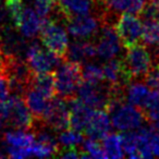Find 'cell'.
Segmentation results:
<instances>
[{
	"mask_svg": "<svg viewBox=\"0 0 159 159\" xmlns=\"http://www.w3.org/2000/svg\"><path fill=\"white\" fill-rule=\"evenodd\" d=\"M62 23H64V21L57 16L43 19L39 36L47 50L64 60L69 47V37L68 32Z\"/></svg>",
	"mask_w": 159,
	"mask_h": 159,
	"instance_id": "obj_1",
	"label": "cell"
},
{
	"mask_svg": "<svg viewBox=\"0 0 159 159\" xmlns=\"http://www.w3.org/2000/svg\"><path fill=\"white\" fill-rule=\"evenodd\" d=\"M82 81V64L64 60L55 71L56 96L66 100L76 96Z\"/></svg>",
	"mask_w": 159,
	"mask_h": 159,
	"instance_id": "obj_2",
	"label": "cell"
},
{
	"mask_svg": "<svg viewBox=\"0 0 159 159\" xmlns=\"http://www.w3.org/2000/svg\"><path fill=\"white\" fill-rule=\"evenodd\" d=\"M122 61L123 75L126 84H130L133 80L144 77L147 71L152 68V56L143 45H135L128 48Z\"/></svg>",
	"mask_w": 159,
	"mask_h": 159,
	"instance_id": "obj_3",
	"label": "cell"
},
{
	"mask_svg": "<svg viewBox=\"0 0 159 159\" xmlns=\"http://www.w3.org/2000/svg\"><path fill=\"white\" fill-rule=\"evenodd\" d=\"M108 112L111 115V124L122 132L136 130L146 120L141 109L131 104H125V102L113 105L108 109Z\"/></svg>",
	"mask_w": 159,
	"mask_h": 159,
	"instance_id": "obj_4",
	"label": "cell"
},
{
	"mask_svg": "<svg viewBox=\"0 0 159 159\" xmlns=\"http://www.w3.org/2000/svg\"><path fill=\"white\" fill-rule=\"evenodd\" d=\"M25 61L33 73H46L53 72L64 60L51 51L44 50L39 43L35 40L27 46Z\"/></svg>",
	"mask_w": 159,
	"mask_h": 159,
	"instance_id": "obj_5",
	"label": "cell"
},
{
	"mask_svg": "<svg viewBox=\"0 0 159 159\" xmlns=\"http://www.w3.org/2000/svg\"><path fill=\"white\" fill-rule=\"evenodd\" d=\"M7 106L8 113L6 123L16 130H33L35 119L22 96L11 94L7 99Z\"/></svg>",
	"mask_w": 159,
	"mask_h": 159,
	"instance_id": "obj_6",
	"label": "cell"
},
{
	"mask_svg": "<svg viewBox=\"0 0 159 159\" xmlns=\"http://www.w3.org/2000/svg\"><path fill=\"white\" fill-rule=\"evenodd\" d=\"M66 30L69 34L75 39H89L96 37L102 26L100 16L96 14H83L75 16L66 20Z\"/></svg>",
	"mask_w": 159,
	"mask_h": 159,
	"instance_id": "obj_7",
	"label": "cell"
},
{
	"mask_svg": "<svg viewBox=\"0 0 159 159\" xmlns=\"http://www.w3.org/2000/svg\"><path fill=\"white\" fill-rule=\"evenodd\" d=\"M96 52L102 60H110L116 58L121 50V42L117 35V32L110 22H102L99 33L97 34Z\"/></svg>",
	"mask_w": 159,
	"mask_h": 159,
	"instance_id": "obj_8",
	"label": "cell"
},
{
	"mask_svg": "<svg viewBox=\"0 0 159 159\" xmlns=\"http://www.w3.org/2000/svg\"><path fill=\"white\" fill-rule=\"evenodd\" d=\"M42 122L55 132L70 128V111L66 100L57 96L51 98Z\"/></svg>",
	"mask_w": 159,
	"mask_h": 159,
	"instance_id": "obj_9",
	"label": "cell"
},
{
	"mask_svg": "<svg viewBox=\"0 0 159 159\" xmlns=\"http://www.w3.org/2000/svg\"><path fill=\"white\" fill-rule=\"evenodd\" d=\"M116 32L121 45L126 49L139 44L142 39L143 23L134 14L123 13L116 23Z\"/></svg>",
	"mask_w": 159,
	"mask_h": 159,
	"instance_id": "obj_10",
	"label": "cell"
},
{
	"mask_svg": "<svg viewBox=\"0 0 159 159\" xmlns=\"http://www.w3.org/2000/svg\"><path fill=\"white\" fill-rule=\"evenodd\" d=\"M56 2L57 14L64 22L72 16L92 13L98 3L95 0H56Z\"/></svg>",
	"mask_w": 159,
	"mask_h": 159,
	"instance_id": "obj_11",
	"label": "cell"
},
{
	"mask_svg": "<svg viewBox=\"0 0 159 159\" xmlns=\"http://www.w3.org/2000/svg\"><path fill=\"white\" fill-rule=\"evenodd\" d=\"M66 102L70 111V128L80 132H84L94 109L81 102L77 96L66 99Z\"/></svg>",
	"mask_w": 159,
	"mask_h": 159,
	"instance_id": "obj_12",
	"label": "cell"
},
{
	"mask_svg": "<svg viewBox=\"0 0 159 159\" xmlns=\"http://www.w3.org/2000/svg\"><path fill=\"white\" fill-rule=\"evenodd\" d=\"M111 129V122L108 117V112L104 109H96L93 111L84 132L89 139L102 141Z\"/></svg>",
	"mask_w": 159,
	"mask_h": 159,
	"instance_id": "obj_13",
	"label": "cell"
},
{
	"mask_svg": "<svg viewBox=\"0 0 159 159\" xmlns=\"http://www.w3.org/2000/svg\"><path fill=\"white\" fill-rule=\"evenodd\" d=\"M95 56H97L95 43L87 39H76L69 44L64 60L83 64L93 59Z\"/></svg>",
	"mask_w": 159,
	"mask_h": 159,
	"instance_id": "obj_14",
	"label": "cell"
},
{
	"mask_svg": "<svg viewBox=\"0 0 159 159\" xmlns=\"http://www.w3.org/2000/svg\"><path fill=\"white\" fill-rule=\"evenodd\" d=\"M23 99H24L26 106L31 110L35 121H42L45 112L49 105V98H47L44 94L38 92L37 89L30 86L23 94Z\"/></svg>",
	"mask_w": 159,
	"mask_h": 159,
	"instance_id": "obj_15",
	"label": "cell"
},
{
	"mask_svg": "<svg viewBox=\"0 0 159 159\" xmlns=\"http://www.w3.org/2000/svg\"><path fill=\"white\" fill-rule=\"evenodd\" d=\"M43 24V19L34 11L33 8H24L20 23L16 30H19L23 37L34 38L39 34Z\"/></svg>",
	"mask_w": 159,
	"mask_h": 159,
	"instance_id": "obj_16",
	"label": "cell"
},
{
	"mask_svg": "<svg viewBox=\"0 0 159 159\" xmlns=\"http://www.w3.org/2000/svg\"><path fill=\"white\" fill-rule=\"evenodd\" d=\"M100 3L107 12L139 16L146 5V0H102Z\"/></svg>",
	"mask_w": 159,
	"mask_h": 159,
	"instance_id": "obj_17",
	"label": "cell"
},
{
	"mask_svg": "<svg viewBox=\"0 0 159 159\" xmlns=\"http://www.w3.org/2000/svg\"><path fill=\"white\" fill-rule=\"evenodd\" d=\"M104 81L111 86H123L125 87L126 83L123 75V68H122L121 59L112 58L107 60V62L102 66Z\"/></svg>",
	"mask_w": 159,
	"mask_h": 159,
	"instance_id": "obj_18",
	"label": "cell"
},
{
	"mask_svg": "<svg viewBox=\"0 0 159 159\" xmlns=\"http://www.w3.org/2000/svg\"><path fill=\"white\" fill-rule=\"evenodd\" d=\"M30 86L37 89L47 98L51 99L56 96L55 72L34 73Z\"/></svg>",
	"mask_w": 159,
	"mask_h": 159,
	"instance_id": "obj_19",
	"label": "cell"
},
{
	"mask_svg": "<svg viewBox=\"0 0 159 159\" xmlns=\"http://www.w3.org/2000/svg\"><path fill=\"white\" fill-rule=\"evenodd\" d=\"M128 89H124V98L129 104L133 105V106L137 107L142 110L143 107L145 106L146 102L149 96V89L146 84L143 83L135 82L132 84L126 85Z\"/></svg>",
	"mask_w": 159,
	"mask_h": 159,
	"instance_id": "obj_20",
	"label": "cell"
},
{
	"mask_svg": "<svg viewBox=\"0 0 159 159\" xmlns=\"http://www.w3.org/2000/svg\"><path fill=\"white\" fill-rule=\"evenodd\" d=\"M2 141L7 146L16 148H25L31 146L35 142L33 132L25 130L7 131L3 133Z\"/></svg>",
	"mask_w": 159,
	"mask_h": 159,
	"instance_id": "obj_21",
	"label": "cell"
},
{
	"mask_svg": "<svg viewBox=\"0 0 159 159\" xmlns=\"http://www.w3.org/2000/svg\"><path fill=\"white\" fill-rule=\"evenodd\" d=\"M102 145L104 148L106 158H122L124 156L123 148L121 144V137L119 134L115 133H108L104 139H102Z\"/></svg>",
	"mask_w": 159,
	"mask_h": 159,
	"instance_id": "obj_22",
	"label": "cell"
},
{
	"mask_svg": "<svg viewBox=\"0 0 159 159\" xmlns=\"http://www.w3.org/2000/svg\"><path fill=\"white\" fill-rule=\"evenodd\" d=\"M121 137V144L124 152L130 158H141L139 156V136L137 132L133 131H123Z\"/></svg>",
	"mask_w": 159,
	"mask_h": 159,
	"instance_id": "obj_23",
	"label": "cell"
},
{
	"mask_svg": "<svg viewBox=\"0 0 159 159\" xmlns=\"http://www.w3.org/2000/svg\"><path fill=\"white\" fill-rule=\"evenodd\" d=\"M142 39L145 45L159 47V20L145 21L143 23Z\"/></svg>",
	"mask_w": 159,
	"mask_h": 159,
	"instance_id": "obj_24",
	"label": "cell"
},
{
	"mask_svg": "<svg viewBox=\"0 0 159 159\" xmlns=\"http://www.w3.org/2000/svg\"><path fill=\"white\" fill-rule=\"evenodd\" d=\"M58 143L60 146L63 148L68 147H79L80 145H82L84 142V135L82 132L73 129L69 128L66 130H63L60 132V134L57 137Z\"/></svg>",
	"mask_w": 159,
	"mask_h": 159,
	"instance_id": "obj_25",
	"label": "cell"
},
{
	"mask_svg": "<svg viewBox=\"0 0 159 159\" xmlns=\"http://www.w3.org/2000/svg\"><path fill=\"white\" fill-rule=\"evenodd\" d=\"M145 119L154 122L159 119V91L150 92L145 106L142 109Z\"/></svg>",
	"mask_w": 159,
	"mask_h": 159,
	"instance_id": "obj_26",
	"label": "cell"
},
{
	"mask_svg": "<svg viewBox=\"0 0 159 159\" xmlns=\"http://www.w3.org/2000/svg\"><path fill=\"white\" fill-rule=\"evenodd\" d=\"M82 79L83 81L91 83H102L104 82V74H102V68L97 64L87 63L82 64Z\"/></svg>",
	"mask_w": 159,
	"mask_h": 159,
	"instance_id": "obj_27",
	"label": "cell"
},
{
	"mask_svg": "<svg viewBox=\"0 0 159 159\" xmlns=\"http://www.w3.org/2000/svg\"><path fill=\"white\" fill-rule=\"evenodd\" d=\"M33 9L42 19H47L56 13V0H32Z\"/></svg>",
	"mask_w": 159,
	"mask_h": 159,
	"instance_id": "obj_28",
	"label": "cell"
},
{
	"mask_svg": "<svg viewBox=\"0 0 159 159\" xmlns=\"http://www.w3.org/2000/svg\"><path fill=\"white\" fill-rule=\"evenodd\" d=\"M5 7L7 9L8 16L11 20L12 25L16 29L20 23L23 10H24L23 0H5Z\"/></svg>",
	"mask_w": 159,
	"mask_h": 159,
	"instance_id": "obj_29",
	"label": "cell"
},
{
	"mask_svg": "<svg viewBox=\"0 0 159 159\" xmlns=\"http://www.w3.org/2000/svg\"><path fill=\"white\" fill-rule=\"evenodd\" d=\"M82 146H83L82 152L86 155L87 158H89V157H92V158H96V159L106 158L104 148H102V144L99 143V141L89 139L87 141L83 142Z\"/></svg>",
	"mask_w": 159,
	"mask_h": 159,
	"instance_id": "obj_30",
	"label": "cell"
},
{
	"mask_svg": "<svg viewBox=\"0 0 159 159\" xmlns=\"http://www.w3.org/2000/svg\"><path fill=\"white\" fill-rule=\"evenodd\" d=\"M144 83L154 91H159V62L152 66L144 75Z\"/></svg>",
	"mask_w": 159,
	"mask_h": 159,
	"instance_id": "obj_31",
	"label": "cell"
},
{
	"mask_svg": "<svg viewBox=\"0 0 159 159\" xmlns=\"http://www.w3.org/2000/svg\"><path fill=\"white\" fill-rule=\"evenodd\" d=\"M11 95L9 80L5 75H0V102H5Z\"/></svg>",
	"mask_w": 159,
	"mask_h": 159,
	"instance_id": "obj_32",
	"label": "cell"
},
{
	"mask_svg": "<svg viewBox=\"0 0 159 159\" xmlns=\"http://www.w3.org/2000/svg\"><path fill=\"white\" fill-rule=\"evenodd\" d=\"M7 16H8V12L7 9H6L5 5L0 2V27L6 25V20H7Z\"/></svg>",
	"mask_w": 159,
	"mask_h": 159,
	"instance_id": "obj_33",
	"label": "cell"
},
{
	"mask_svg": "<svg viewBox=\"0 0 159 159\" xmlns=\"http://www.w3.org/2000/svg\"><path fill=\"white\" fill-rule=\"evenodd\" d=\"M3 125H5V121H3V120L0 118V131H1V129L3 128Z\"/></svg>",
	"mask_w": 159,
	"mask_h": 159,
	"instance_id": "obj_34",
	"label": "cell"
},
{
	"mask_svg": "<svg viewBox=\"0 0 159 159\" xmlns=\"http://www.w3.org/2000/svg\"><path fill=\"white\" fill-rule=\"evenodd\" d=\"M95 1H96V2H102V0H95Z\"/></svg>",
	"mask_w": 159,
	"mask_h": 159,
	"instance_id": "obj_35",
	"label": "cell"
}]
</instances>
